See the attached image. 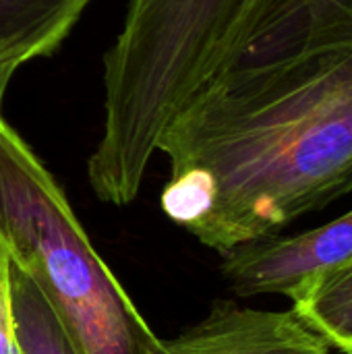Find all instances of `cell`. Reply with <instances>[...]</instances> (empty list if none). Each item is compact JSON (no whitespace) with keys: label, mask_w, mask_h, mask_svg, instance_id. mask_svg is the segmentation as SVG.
Segmentation results:
<instances>
[{"label":"cell","mask_w":352,"mask_h":354,"mask_svg":"<svg viewBox=\"0 0 352 354\" xmlns=\"http://www.w3.org/2000/svg\"><path fill=\"white\" fill-rule=\"evenodd\" d=\"M164 214L220 255L352 193V12L286 0L168 127Z\"/></svg>","instance_id":"obj_1"},{"label":"cell","mask_w":352,"mask_h":354,"mask_svg":"<svg viewBox=\"0 0 352 354\" xmlns=\"http://www.w3.org/2000/svg\"><path fill=\"white\" fill-rule=\"evenodd\" d=\"M286 0H129L104 56V127L87 164L95 195L131 203L168 127Z\"/></svg>","instance_id":"obj_2"},{"label":"cell","mask_w":352,"mask_h":354,"mask_svg":"<svg viewBox=\"0 0 352 354\" xmlns=\"http://www.w3.org/2000/svg\"><path fill=\"white\" fill-rule=\"evenodd\" d=\"M0 236L39 284L81 354H162L164 340L93 249L64 191L6 122L0 129Z\"/></svg>","instance_id":"obj_3"},{"label":"cell","mask_w":352,"mask_h":354,"mask_svg":"<svg viewBox=\"0 0 352 354\" xmlns=\"http://www.w3.org/2000/svg\"><path fill=\"white\" fill-rule=\"evenodd\" d=\"M352 261V209L293 236H268L222 253V274L237 297L295 299L322 276Z\"/></svg>","instance_id":"obj_4"},{"label":"cell","mask_w":352,"mask_h":354,"mask_svg":"<svg viewBox=\"0 0 352 354\" xmlns=\"http://www.w3.org/2000/svg\"><path fill=\"white\" fill-rule=\"evenodd\" d=\"M162 354H332L293 309L261 311L220 301L210 315L185 330Z\"/></svg>","instance_id":"obj_5"},{"label":"cell","mask_w":352,"mask_h":354,"mask_svg":"<svg viewBox=\"0 0 352 354\" xmlns=\"http://www.w3.org/2000/svg\"><path fill=\"white\" fill-rule=\"evenodd\" d=\"M91 0H0V62L50 56Z\"/></svg>","instance_id":"obj_6"},{"label":"cell","mask_w":352,"mask_h":354,"mask_svg":"<svg viewBox=\"0 0 352 354\" xmlns=\"http://www.w3.org/2000/svg\"><path fill=\"white\" fill-rule=\"evenodd\" d=\"M8 299L21 354H81L35 278L8 257Z\"/></svg>","instance_id":"obj_7"},{"label":"cell","mask_w":352,"mask_h":354,"mask_svg":"<svg viewBox=\"0 0 352 354\" xmlns=\"http://www.w3.org/2000/svg\"><path fill=\"white\" fill-rule=\"evenodd\" d=\"M293 301V311L330 348L352 353V261L322 276Z\"/></svg>","instance_id":"obj_8"},{"label":"cell","mask_w":352,"mask_h":354,"mask_svg":"<svg viewBox=\"0 0 352 354\" xmlns=\"http://www.w3.org/2000/svg\"><path fill=\"white\" fill-rule=\"evenodd\" d=\"M0 354H21L15 338L8 299V255L0 266Z\"/></svg>","instance_id":"obj_9"},{"label":"cell","mask_w":352,"mask_h":354,"mask_svg":"<svg viewBox=\"0 0 352 354\" xmlns=\"http://www.w3.org/2000/svg\"><path fill=\"white\" fill-rule=\"evenodd\" d=\"M21 68V64L17 62H0V129L4 124V118H2V102H4V93H6V87L12 79V75Z\"/></svg>","instance_id":"obj_10"},{"label":"cell","mask_w":352,"mask_h":354,"mask_svg":"<svg viewBox=\"0 0 352 354\" xmlns=\"http://www.w3.org/2000/svg\"><path fill=\"white\" fill-rule=\"evenodd\" d=\"M330 2H334V4H338V6H342V8L352 12V0H330Z\"/></svg>","instance_id":"obj_11"},{"label":"cell","mask_w":352,"mask_h":354,"mask_svg":"<svg viewBox=\"0 0 352 354\" xmlns=\"http://www.w3.org/2000/svg\"><path fill=\"white\" fill-rule=\"evenodd\" d=\"M6 247H4V243H2V236H0V266H2V261L6 259Z\"/></svg>","instance_id":"obj_12"},{"label":"cell","mask_w":352,"mask_h":354,"mask_svg":"<svg viewBox=\"0 0 352 354\" xmlns=\"http://www.w3.org/2000/svg\"><path fill=\"white\" fill-rule=\"evenodd\" d=\"M344 354H352V353H344Z\"/></svg>","instance_id":"obj_13"}]
</instances>
